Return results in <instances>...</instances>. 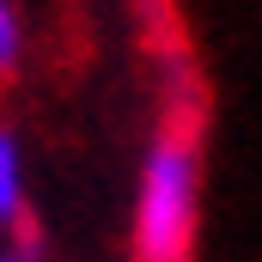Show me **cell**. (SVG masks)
I'll use <instances>...</instances> for the list:
<instances>
[{
    "mask_svg": "<svg viewBox=\"0 0 262 262\" xmlns=\"http://www.w3.org/2000/svg\"><path fill=\"white\" fill-rule=\"evenodd\" d=\"M37 256H43V250H37V238H31V232H12V238L0 244V262H37Z\"/></svg>",
    "mask_w": 262,
    "mask_h": 262,
    "instance_id": "obj_4",
    "label": "cell"
},
{
    "mask_svg": "<svg viewBox=\"0 0 262 262\" xmlns=\"http://www.w3.org/2000/svg\"><path fill=\"white\" fill-rule=\"evenodd\" d=\"M25 213H31V171H25V146L18 134L0 128V232H25Z\"/></svg>",
    "mask_w": 262,
    "mask_h": 262,
    "instance_id": "obj_2",
    "label": "cell"
},
{
    "mask_svg": "<svg viewBox=\"0 0 262 262\" xmlns=\"http://www.w3.org/2000/svg\"><path fill=\"white\" fill-rule=\"evenodd\" d=\"M25 55V18H18V0H0V73H12Z\"/></svg>",
    "mask_w": 262,
    "mask_h": 262,
    "instance_id": "obj_3",
    "label": "cell"
},
{
    "mask_svg": "<svg viewBox=\"0 0 262 262\" xmlns=\"http://www.w3.org/2000/svg\"><path fill=\"white\" fill-rule=\"evenodd\" d=\"M195 213H201V159L195 140L165 128L146 159H140V183H134V262H183L195 244Z\"/></svg>",
    "mask_w": 262,
    "mask_h": 262,
    "instance_id": "obj_1",
    "label": "cell"
}]
</instances>
